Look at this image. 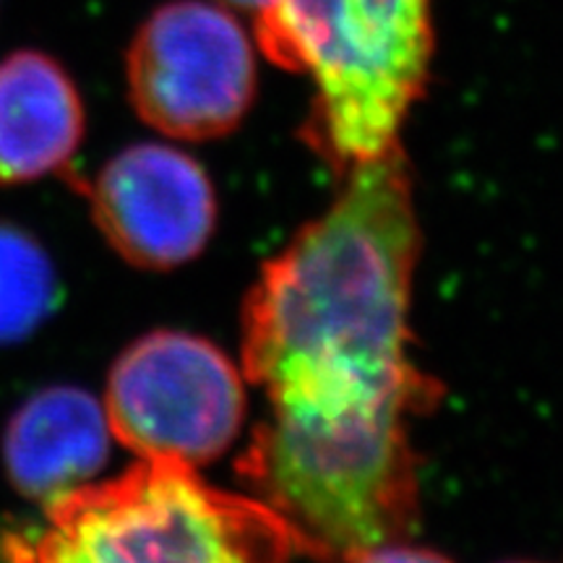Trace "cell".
Segmentation results:
<instances>
[{
  "mask_svg": "<svg viewBox=\"0 0 563 563\" xmlns=\"http://www.w3.org/2000/svg\"><path fill=\"white\" fill-rule=\"evenodd\" d=\"M342 180L243 308V376L266 415L238 475L319 563L407 540L420 506L407 418L441 394L410 357L420 224L402 146Z\"/></svg>",
  "mask_w": 563,
  "mask_h": 563,
  "instance_id": "1",
  "label": "cell"
},
{
  "mask_svg": "<svg viewBox=\"0 0 563 563\" xmlns=\"http://www.w3.org/2000/svg\"><path fill=\"white\" fill-rule=\"evenodd\" d=\"M256 40L277 66L311 76L300 136L340 175L397 150L407 112L428 87V0H274Z\"/></svg>",
  "mask_w": 563,
  "mask_h": 563,
  "instance_id": "2",
  "label": "cell"
},
{
  "mask_svg": "<svg viewBox=\"0 0 563 563\" xmlns=\"http://www.w3.org/2000/svg\"><path fill=\"white\" fill-rule=\"evenodd\" d=\"M34 543L9 540V563H292L298 534L272 506L203 483L178 460H141L45 506Z\"/></svg>",
  "mask_w": 563,
  "mask_h": 563,
  "instance_id": "3",
  "label": "cell"
},
{
  "mask_svg": "<svg viewBox=\"0 0 563 563\" xmlns=\"http://www.w3.org/2000/svg\"><path fill=\"white\" fill-rule=\"evenodd\" d=\"M102 407L112 439L141 460L201 467L220 460L241 433L243 373L203 336L152 332L110 368Z\"/></svg>",
  "mask_w": 563,
  "mask_h": 563,
  "instance_id": "4",
  "label": "cell"
},
{
  "mask_svg": "<svg viewBox=\"0 0 563 563\" xmlns=\"http://www.w3.org/2000/svg\"><path fill=\"white\" fill-rule=\"evenodd\" d=\"M129 100L173 139L207 141L238 129L256 95V53L235 16L203 0L159 5L125 55Z\"/></svg>",
  "mask_w": 563,
  "mask_h": 563,
  "instance_id": "5",
  "label": "cell"
},
{
  "mask_svg": "<svg viewBox=\"0 0 563 563\" xmlns=\"http://www.w3.org/2000/svg\"><path fill=\"white\" fill-rule=\"evenodd\" d=\"M87 199L104 241L139 269L188 264L207 249L217 224L209 175L167 144L118 152L87 188Z\"/></svg>",
  "mask_w": 563,
  "mask_h": 563,
  "instance_id": "6",
  "label": "cell"
},
{
  "mask_svg": "<svg viewBox=\"0 0 563 563\" xmlns=\"http://www.w3.org/2000/svg\"><path fill=\"white\" fill-rule=\"evenodd\" d=\"M110 441L108 415L89 391L51 386L26 399L5 428V473L21 496L47 506L91 483L108 462Z\"/></svg>",
  "mask_w": 563,
  "mask_h": 563,
  "instance_id": "7",
  "label": "cell"
},
{
  "mask_svg": "<svg viewBox=\"0 0 563 563\" xmlns=\"http://www.w3.org/2000/svg\"><path fill=\"white\" fill-rule=\"evenodd\" d=\"M81 136L84 102L58 63L34 51L0 60V186L63 170Z\"/></svg>",
  "mask_w": 563,
  "mask_h": 563,
  "instance_id": "8",
  "label": "cell"
},
{
  "mask_svg": "<svg viewBox=\"0 0 563 563\" xmlns=\"http://www.w3.org/2000/svg\"><path fill=\"white\" fill-rule=\"evenodd\" d=\"M58 277L30 232L0 222V344L26 340L53 313Z\"/></svg>",
  "mask_w": 563,
  "mask_h": 563,
  "instance_id": "9",
  "label": "cell"
},
{
  "mask_svg": "<svg viewBox=\"0 0 563 563\" xmlns=\"http://www.w3.org/2000/svg\"><path fill=\"white\" fill-rule=\"evenodd\" d=\"M347 563H452L446 555L439 551H431V548H415L407 545L405 540H397V543H386L378 548H371V551L357 553L355 559Z\"/></svg>",
  "mask_w": 563,
  "mask_h": 563,
  "instance_id": "10",
  "label": "cell"
},
{
  "mask_svg": "<svg viewBox=\"0 0 563 563\" xmlns=\"http://www.w3.org/2000/svg\"><path fill=\"white\" fill-rule=\"evenodd\" d=\"M224 3H228V5H235V9H243V11H253V13H258V11H264L266 5H272L274 0H224Z\"/></svg>",
  "mask_w": 563,
  "mask_h": 563,
  "instance_id": "11",
  "label": "cell"
},
{
  "mask_svg": "<svg viewBox=\"0 0 563 563\" xmlns=\"http://www.w3.org/2000/svg\"><path fill=\"white\" fill-rule=\"evenodd\" d=\"M506 563H540V561H506Z\"/></svg>",
  "mask_w": 563,
  "mask_h": 563,
  "instance_id": "12",
  "label": "cell"
}]
</instances>
